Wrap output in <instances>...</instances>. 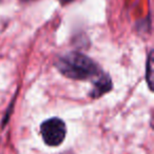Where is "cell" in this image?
<instances>
[{
    "label": "cell",
    "mask_w": 154,
    "mask_h": 154,
    "mask_svg": "<svg viewBox=\"0 0 154 154\" xmlns=\"http://www.w3.org/2000/svg\"><path fill=\"white\" fill-rule=\"evenodd\" d=\"M56 68L64 77L76 80H93L100 73L95 61L85 54L75 52L58 58Z\"/></svg>",
    "instance_id": "1"
},
{
    "label": "cell",
    "mask_w": 154,
    "mask_h": 154,
    "mask_svg": "<svg viewBox=\"0 0 154 154\" xmlns=\"http://www.w3.org/2000/svg\"><path fill=\"white\" fill-rule=\"evenodd\" d=\"M42 139L50 147H58L63 143L66 135V127L62 119L57 117L49 118L40 126Z\"/></svg>",
    "instance_id": "2"
},
{
    "label": "cell",
    "mask_w": 154,
    "mask_h": 154,
    "mask_svg": "<svg viewBox=\"0 0 154 154\" xmlns=\"http://www.w3.org/2000/svg\"><path fill=\"white\" fill-rule=\"evenodd\" d=\"M112 89V80L109 75L100 72L94 79H93V88L90 92L91 97L98 98L103 94L111 91Z\"/></svg>",
    "instance_id": "3"
},
{
    "label": "cell",
    "mask_w": 154,
    "mask_h": 154,
    "mask_svg": "<svg viewBox=\"0 0 154 154\" xmlns=\"http://www.w3.org/2000/svg\"><path fill=\"white\" fill-rule=\"evenodd\" d=\"M152 66H153V61H152V52H150L149 56H148V62H147V72H146V78H147V82L149 85V88L152 89Z\"/></svg>",
    "instance_id": "4"
},
{
    "label": "cell",
    "mask_w": 154,
    "mask_h": 154,
    "mask_svg": "<svg viewBox=\"0 0 154 154\" xmlns=\"http://www.w3.org/2000/svg\"><path fill=\"white\" fill-rule=\"evenodd\" d=\"M71 1H73V0H59V2L62 3V5H66V3L71 2Z\"/></svg>",
    "instance_id": "5"
},
{
    "label": "cell",
    "mask_w": 154,
    "mask_h": 154,
    "mask_svg": "<svg viewBox=\"0 0 154 154\" xmlns=\"http://www.w3.org/2000/svg\"><path fill=\"white\" fill-rule=\"evenodd\" d=\"M22 2H31V1H35V0H20Z\"/></svg>",
    "instance_id": "6"
},
{
    "label": "cell",
    "mask_w": 154,
    "mask_h": 154,
    "mask_svg": "<svg viewBox=\"0 0 154 154\" xmlns=\"http://www.w3.org/2000/svg\"><path fill=\"white\" fill-rule=\"evenodd\" d=\"M63 154H73V153H71V152H66V153H63Z\"/></svg>",
    "instance_id": "7"
}]
</instances>
